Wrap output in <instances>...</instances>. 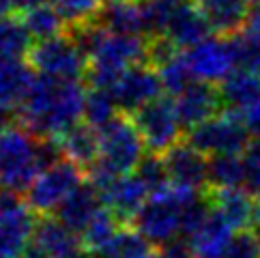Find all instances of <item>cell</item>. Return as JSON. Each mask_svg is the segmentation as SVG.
<instances>
[{
  "mask_svg": "<svg viewBox=\"0 0 260 258\" xmlns=\"http://www.w3.org/2000/svg\"><path fill=\"white\" fill-rule=\"evenodd\" d=\"M198 5L207 15L213 33L235 37L245 30L252 0H200Z\"/></svg>",
  "mask_w": 260,
  "mask_h": 258,
  "instance_id": "obj_19",
  "label": "cell"
},
{
  "mask_svg": "<svg viewBox=\"0 0 260 258\" xmlns=\"http://www.w3.org/2000/svg\"><path fill=\"white\" fill-rule=\"evenodd\" d=\"M32 37L26 30L22 20L13 15L0 17V60H22L28 58L32 50Z\"/></svg>",
  "mask_w": 260,
  "mask_h": 258,
  "instance_id": "obj_25",
  "label": "cell"
},
{
  "mask_svg": "<svg viewBox=\"0 0 260 258\" xmlns=\"http://www.w3.org/2000/svg\"><path fill=\"white\" fill-rule=\"evenodd\" d=\"M58 146L64 159L76 164L78 168L90 170L99 159V132L86 123H78L58 138Z\"/></svg>",
  "mask_w": 260,
  "mask_h": 258,
  "instance_id": "obj_21",
  "label": "cell"
},
{
  "mask_svg": "<svg viewBox=\"0 0 260 258\" xmlns=\"http://www.w3.org/2000/svg\"><path fill=\"white\" fill-rule=\"evenodd\" d=\"M110 93L114 95L116 106L125 110L129 114H136L138 110L153 104V101L161 99L164 84L157 69L148 67V64H136V67L127 69L123 76L116 80Z\"/></svg>",
  "mask_w": 260,
  "mask_h": 258,
  "instance_id": "obj_12",
  "label": "cell"
},
{
  "mask_svg": "<svg viewBox=\"0 0 260 258\" xmlns=\"http://www.w3.org/2000/svg\"><path fill=\"white\" fill-rule=\"evenodd\" d=\"M118 228H120L118 226V219L112 213H110L108 209H104L95 219H92V224L84 230V235H82V241H84L86 250L97 258L99 252L114 239V235L118 233Z\"/></svg>",
  "mask_w": 260,
  "mask_h": 258,
  "instance_id": "obj_31",
  "label": "cell"
},
{
  "mask_svg": "<svg viewBox=\"0 0 260 258\" xmlns=\"http://www.w3.org/2000/svg\"><path fill=\"white\" fill-rule=\"evenodd\" d=\"M134 174L144 183V187L148 189L151 196L161 194L170 187V177H168V170H166V162H164V157H159V155H155V153L146 155Z\"/></svg>",
  "mask_w": 260,
  "mask_h": 258,
  "instance_id": "obj_34",
  "label": "cell"
},
{
  "mask_svg": "<svg viewBox=\"0 0 260 258\" xmlns=\"http://www.w3.org/2000/svg\"><path fill=\"white\" fill-rule=\"evenodd\" d=\"M28 64L37 76H48L56 80H78L86 76L88 60L73 41V37H54L48 41L32 45L28 54Z\"/></svg>",
  "mask_w": 260,
  "mask_h": 258,
  "instance_id": "obj_6",
  "label": "cell"
},
{
  "mask_svg": "<svg viewBox=\"0 0 260 258\" xmlns=\"http://www.w3.org/2000/svg\"><path fill=\"white\" fill-rule=\"evenodd\" d=\"M95 22L101 28L114 35H146L142 0H110V3H104Z\"/></svg>",
  "mask_w": 260,
  "mask_h": 258,
  "instance_id": "obj_18",
  "label": "cell"
},
{
  "mask_svg": "<svg viewBox=\"0 0 260 258\" xmlns=\"http://www.w3.org/2000/svg\"><path fill=\"white\" fill-rule=\"evenodd\" d=\"M252 230L260 235V202L254 207V215H252Z\"/></svg>",
  "mask_w": 260,
  "mask_h": 258,
  "instance_id": "obj_42",
  "label": "cell"
},
{
  "mask_svg": "<svg viewBox=\"0 0 260 258\" xmlns=\"http://www.w3.org/2000/svg\"><path fill=\"white\" fill-rule=\"evenodd\" d=\"M9 112H11L9 108L0 106V132H5V129H7V123H9Z\"/></svg>",
  "mask_w": 260,
  "mask_h": 258,
  "instance_id": "obj_43",
  "label": "cell"
},
{
  "mask_svg": "<svg viewBox=\"0 0 260 258\" xmlns=\"http://www.w3.org/2000/svg\"><path fill=\"white\" fill-rule=\"evenodd\" d=\"M235 114L241 118V123L245 125L247 134L254 136L256 140H260V101H256L254 106L245 108L243 112H235Z\"/></svg>",
  "mask_w": 260,
  "mask_h": 258,
  "instance_id": "obj_37",
  "label": "cell"
},
{
  "mask_svg": "<svg viewBox=\"0 0 260 258\" xmlns=\"http://www.w3.org/2000/svg\"><path fill=\"white\" fill-rule=\"evenodd\" d=\"M232 237H235V230L217 213H213V209H211V215L204 219V224L196 233L187 237V241L196 258H221Z\"/></svg>",
  "mask_w": 260,
  "mask_h": 258,
  "instance_id": "obj_22",
  "label": "cell"
},
{
  "mask_svg": "<svg viewBox=\"0 0 260 258\" xmlns=\"http://www.w3.org/2000/svg\"><path fill=\"white\" fill-rule=\"evenodd\" d=\"M151 243L136 228H118V233L97 258H151Z\"/></svg>",
  "mask_w": 260,
  "mask_h": 258,
  "instance_id": "obj_27",
  "label": "cell"
},
{
  "mask_svg": "<svg viewBox=\"0 0 260 258\" xmlns=\"http://www.w3.org/2000/svg\"><path fill=\"white\" fill-rule=\"evenodd\" d=\"M166 170L170 177V185L179 189L200 191L209 185V159L189 142H179L168 153H164Z\"/></svg>",
  "mask_w": 260,
  "mask_h": 258,
  "instance_id": "obj_13",
  "label": "cell"
},
{
  "mask_svg": "<svg viewBox=\"0 0 260 258\" xmlns=\"http://www.w3.org/2000/svg\"><path fill=\"white\" fill-rule=\"evenodd\" d=\"M245 185L243 155H217L209 159L211 189H241Z\"/></svg>",
  "mask_w": 260,
  "mask_h": 258,
  "instance_id": "obj_26",
  "label": "cell"
},
{
  "mask_svg": "<svg viewBox=\"0 0 260 258\" xmlns=\"http://www.w3.org/2000/svg\"><path fill=\"white\" fill-rule=\"evenodd\" d=\"M132 121L140 132L146 149L155 155L168 153L172 146L181 142L183 125L176 116L174 104L168 99H157L153 104L144 106L134 114Z\"/></svg>",
  "mask_w": 260,
  "mask_h": 258,
  "instance_id": "obj_8",
  "label": "cell"
},
{
  "mask_svg": "<svg viewBox=\"0 0 260 258\" xmlns=\"http://www.w3.org/2000/svg\"><path fill=\"white\" fill-rule=\"evenodd\" d=\"M157 73H159V78H161L164 90H168L174 97L196 82V78H193V73L189 69L187 58H185V54H181V52L174 54L170 60H166L161 67H157Z\"/></svg>",
  "mask_w": 260,
  "mask_h": 258,
  "instance_id": "obj_30",
  "label": "cell"
},
{
  "mask_svg": "<svg viewBox=\"0 0 260 258\" xmlns=\"http://www.w3.org/2000/svg\"><path fill=\"white\" fill-rule=\"evenodd\" d=\"M187 142L202 155H243L249 146V134L235 112H224L198 125L187 134Z\"/></svg>",
  "mask_w": 260,
  "mask_h": 258,
  "instance_id": "obj_7",
  "label": "cell"
},
{
  "mask_svg": "<svg viewBox=\"0 0 260 258\" xmlns=\"http://www.w3.org/2000/svg\"><path fill=\"white\" fill-rule=\"evenodd\" d=\"M101 196H104L106 209L118 222H134L146 205V200L151 198V194L136 174H127V177L114 179L101 191Z\"/></svg>",
  "mask_w": 260,
  "mask_h": 258,
  "instance_id": "obj_15",
  "label": "cell"
},
{
  "mask_svg": "<svg viewBox=\"0 0 260 258\" xmlns=\"http://www.w3.org/2000/svg\"><path fill=\"white\" fill-rule=\"evenodd\" d=\"M104 209H106L104 196H101V191L88 181V183H82V185L64 200V205L56 211V219L82 237L84 230L92 224V219Z\"/></svg>",
  "mask_w": 260,
  "mask_h": 258,
  "instance_id": "obj_16",
  "label": "cell"
},
{
  "mask_svg": "<svg viewBox=\"0 0 260 258\" xmlns=\"http://www.w3.org/2000/svg\"><path fill=\"white\" fill-rule=\"evenodd\" d=\"M41 170L43 164L37 138L17 127L0 132V189L11 194L28 191Z\"/></svg>",
  "mask_w": 260,
  "mask_h": 258,
  "instance_id": "obj_4",
  "label": "cell"
},
{
  "mask_svg": "<svg viewBox=\"0 0 260 258\" xmlns=\"http://www.w3.org/2000/svg\"><path fill=\"white\" fill-rule=\"evenodd\" d=\"M219 90L224 106H228V112H243L245 108L260 101V76L237 69L219 86Z\"/></svg>",
  "mask_w": 260,
  "mask_h": 258,
  "instance_id": "obj_24",
  "label": "cell"
},
{
  "mask_svg": "<svg viewBox=\"0 0 260 258\" xmlns=\"http://www.w3.org/2000/svg\"><path fill=\"white\" fill-rule=\"evenodd\" d=\"M86 90L78 80L37 76L20 106V121L37 140H58L84 118Z\"/></svg>",
  "mask_w": 260,
  "mask_h": 258,
  "instance_id": "obj_1",
  "label": "cell"
},
{
  "mask_svg": "<svg viewBox=\"0 0 260 258\" xmlns=\"http://www.w3.org/2000/svg\"><path fill=\"white\" fill-rule=\"evenodd\" d=\"M32 211L17 202L0 217V258H24L35 233Z\"/></svg>",
  "mask_w": 260,
  "mask_h": 258,
  "instance_id": "obj_17",
  "label": "cell"
},
{
  "mask_svg": "<svg viewBox=\"0 0 260 258\" xmlns=\"http://www.w3.org/2000/svg\"><path fill=\"white\" fill-rule=\"evenodd\" d=\"M245 164V191L260 202V140H252L243 153Z\"/></svg>",
  "mask_w": 260,
  "mask_h": 258,
  "instance_id": "obj_36",
  "label": "cell"
},
{
  "mask_svg": "<svg viewBox=\"0 0 260 258\" xmlns=\"http://www.w3.org/2000/svg\"><path fill=\"white\" fill-rule=\"evenodd\" d=\"M185 58L189 62V69L196 82H207L213 86L224 84L237 71L230 39H224V37H209L207 41L185 52Z\"/></svg>",
  "mask_w": 260,
  "mask_h": 258,
  "instance_id": "obj_10",
  "label": "cell"
},
{
  "mask_svg": "<svg viewBox=\"0 0 260 258\" xmlns=\"http://www.w3.org/2000/svg\"><path fill=\"white\" fill-rule=\"evenodd\" d=\"M161 258H196L193 256V250H191V245L187 239H174V241H170L168 245H164L161 247Z\"/></svg>",
  "mask_w": 260,
  "mask_h": 258,
  "instance_id": "obj_38",
  "label": "cell"
},
{
  "mask_svg": "<svg viewBox=\"0 0 260 258\" xmlns=\"http://www.w3.org/2000/svg\"><path fill=\"white\" fill-rule=\"evenodd\" d=\"M221 258H260V235L256 230H239L230 239Z\"/></svg>",
  "mask_w": 260,
  "mask_h": 258,
  "instance_id": "obj_35",
  "label": "cell"
},
{
  "mask_svg": "<svg viewBox=\"0 0 260 258\" xmlns=\"http://www.w3.org/2000/svg\"><path fill=\"white\" fill-rule=\"evenodd\" d=\"M116 99L110 90L104 88H90L86 93V101H84V121L86 125H90L92 129H104L106 125H110L116 116Z\"/></svg>",
  "mask_w": 260,
  "mask_h": 258,
  "instance_id": "obj_29",
  "label": "cell"
},
{
  "mask_svg": "<svg viewBox=\"0 0 260 258\" xmlns=\"http://www.w3.org/2000/svg\"><path fill=\"white\" fill-rule=\"evenodd\" d=\"M52 7L62 17L64 26L78 28L97 20L101 11V0H52Z\"/></svg>",
  "mask_w": 260,
  "mask_h": 258,
  "instance_id": "obj_32",
  "label": "cell"
},
{
  "mask_svg": "<svg viewBox=\"0 0 260 258\" xmlns=\"http://www.w3.org/2000/svg\"><path fill=\"white\" fill-rule=\"evenodd\" d=\"M209 202L213 213H217L232 230H247L252 226L254 205L245 189H211Z\"/></svg>",
  "mask_w": 260,
  "mask_h": 258,
  "instance_id": "obj_20",
  "label": "cell"
},
{
  "mask_svg": "<svg viewBox=\"0 0 260 258\" xmlns=\"http://www.w3.org/2000/svg\"><path fill=\"white\" fill-rule=\"evenodd\" d=\"M232 52H235V62L239 71H247L260 76V39L245 30H241L235 37H228Z\"/></svg>",
  "mask_w": 260,
  "mask_h": 258,
  "instance_id": "obj_33",
  "label": "cell"
},
{
  "mask_svg": "<svg viewBox=\"0 0 260 258\" xmlns=\"http://www.w3.org/2000/svg\"><path fill=\"white\" fill-rule=\"evenodd\" d=\"M13 3V9L15 11H20L22 15L32 11V9H39V7H45L48 5V0H11Z\"/></svg>",
  "mask_w": 260,
  "mask_h": 258,
  "instance_id": "obj_40",
  "label": "cell"
},
{
  "mask_svg": "<svg viewBox=\"0 0 260 258\" xmlns=\"http://www.w3.org/2000/svg\"><path fill=\"white\" fill-rule=\"evenodd\" d=\"M172 104L181 125L191 132L198 125L217 116L219 108L224 106V99H221V90L217 86L207 84V82H193L183 93L176 95Z\"/></svg>",
  "mask_w": 260,
  "mask_h": 258,
  "instance_id": "obj_14",
  "label": "cell"
},
{
  "mask_svg": "<svg viewBox=\"0 0 260 258\" xmlns=\"http://www.w3.org/2000/svg\"><path fill=\"white\" fill-rule=\"evenodd\" d=\"M245 33L254 35V37H258V39H260V0H252V9H249Z\"/></svg>",
  "mask_w": 260,
  "mask_h": 258,
  "instance_id": "obj_39",
  "label": "cell"
},
{
  "mask_svg": "<svg viewBox=\"0 0 260 258\" xmlns=\"http://www.w3.org/2000/svg\"><path fill=\"white\" fill-rule=\"evenodd\" d=\"M17 202H20V200L15 198V194H11V191H5V189H0V217H3V215H5L7 211L11 209V207H15Z\"/></svg>",
  "mask_w": 260,
  "mask_h": 258,
  "instance_id": "obj_41",
  "label": "cell"
},
{
  "mask_svg": "<svg viewBox=\"0 0 260 258\" xmlns=\"http://www.w3.org/2000/svg\"><path fill=\"white\" fill-rule=\"evenodd\" d=\"M213 28L196 0H172L168 20H166L164 39H168L176 50H191L207 41Z\"/></svg>",
  "mask_w": 260,
  "mask_h": 258,
  "instance_id": "obj_11",
  "label": "cell"
},
{
  "mask_svg": "<svg viewBox=\"0 0 260 258\" xmlns=\"http://www.w3.org/2000/svg\"><path fill=\"white\" fill-rule=\"evenodd\" d=\"M32 67L24 60H0V106H22L35 84Z\"/></svg>",
  "mask_w": 260,
  "mask_h": 258,
  "instance_id": "obj_23",
  "label": "cell"
},
{
  "mask_svg": "<svg viewBox=\"0 0 260 258\" xmlns=\"http://www.w3.org/2000/svg\"><path fill=\"white\" fill-rule=\"evenodd\" d=\"M200 191L168 187L161 194H155L134 219L136 230L151 245H168L174 239L183 237V209Z\"/></svg>",
  "mask_w": 260,
  "mask_h": 258,
  "instance_id": "obj_3",
  "label": "cell"
},
{
  "mask_svg": "<svg viewBox=\"0 0 260 258\" xmlns=\"http://www.w3.org/2000/svg\"><path fill=\"white\" fill-rule=\"evenodd\" d=\"M22 22L26 26V30H28V35L32 37L37 43L54 39V37H60L62 35L60 30L64 28L62 17L58 15V11L52 5H45V7L32 9V11L24 13Z\"/></svg>",
  "mask_w": 260,
  "mask_h": 258,
  "instance_id": "obj_28",
  "label": "cell"
},
{
  "mask_svg": "<svg viewBox=\"0 0 260 258\" xmlns=\"http://www.w3.org/2000/svg\"><path fill=\"white\" fill-rule=\"evenodd\" d=\"M13 11V3L11 0H0V17H7Z\"/></svg>",
  "mask_w": 260,
  "mask_h": 258,
  "instance_id": "obj_44",
  "label": "cell"
},
{
  "mask_svg": "<svg viewBox=\"0 0 260 258\" xmlns=\"http://www.w3.org/2000/svg\"><path fill=\"white\" fill-rule=\"evenodd\" d=\"M82 183H84L82 168H78L69 159H62L39 172V177L26 191V207L37 215L48 217L52 211H58L64 205V200Z\"/></svg>",
  "mask_w": 260,
  "mask_h": 258,
  "instance_id": "obj_5",
  "label": "cell"
},
{
  "mask_svg": "<svg viewBox=\"0 0 260 258\" xmlns=\"http://www.w3.org/2000/svg\"><path fill=\"white\" fill-rule=\"evenodd\" d=\"M24 258H95L82 237L60 224L56 217H43L37 222L32 241Z\"/></svg>",
  "mask_w": 260,
  "mask_h": 258,
  "instance_id": "obj_9",
  "label": "cell"
},
{
  "mask_svg": "<svg viewBox=\"0 0 260 258\" xmlns=\"http://www.w3.org/2000/svg\"><path fill=\"white\" fill-rule=\"evenodd\" d=\"M144 149L146 144L132 118H114L110 125L99 129V159L88 170L90 183L104 191L114 179L136 172L144 159Z\"/></svg>",
  "mask_w": 260,
  "mask_h": 258,
  "instance_id": "obj_2",
  "label": "cell"
}]
</instances>
